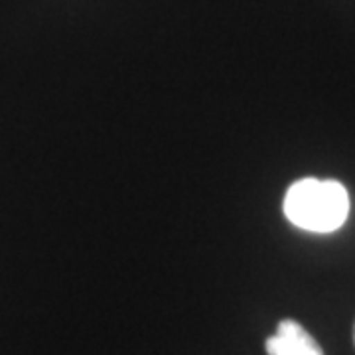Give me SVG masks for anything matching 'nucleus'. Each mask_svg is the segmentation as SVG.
Returning <instances> with one entry per match:
<instances>
[{"mask_svg": "<svg viewBox=\"0 0 355 355\" xmlns=\"http://www.w3.org/2000/svg\"><path fill=\"white\" fill-rule=\"evenodd\" d=\"M282 207L292 225L312 233H331L349 216V196L336 180L302 178L286 190Z\"/></svg>", "mask_w": 355, "mask_h": 355, "instance_id": "obj_1", "label": "nucleus"}, {"mask_svg": "<svg viewBox=\"0 0 355 355\" xmlns=\"http://www.w3.org/2000/svg\"><path fill=\"white\" fill-rule=\"evenodd\" d=\"M265 349L268 355H324L316 340L296 320H282L277 334L266 340Z\"/></svg>", "mask_w": 355, "mask_h": 355, "instance_id": "obj_2", "label": "nucleus"}, {"mask_svg": "<svg viewBox=\"0 0 355 355\" xmlns=\"http://www.w3.org/2000/svg\"><path fill=\"white\" fill-rule=\"evenodd\" d=\"M354 343H355V326H354Z\"/></svg>", "mask_w": 355, "mask_h": 355, "instance_id": "obj_3", "label": "nucleus"}]
</instances>
